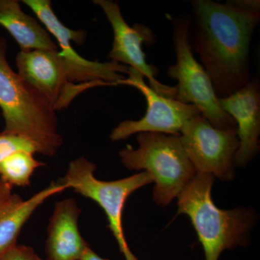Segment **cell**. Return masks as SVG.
<instances>
[{
    "label": "cell",
    "mask_w": 260,
    "mask_h": 260,
    "mask_svg": "<svg viewBox=\"0 0 260 260\" xmlns=\"http://www.w3.org/2000/svg\"><path fill=\"white\" fill-rule=\"evenodd\" d=\"M179 138L197 173L210 174L224 181L235 178L237 130L219 129L200 114L183 125Z\"/></svg>",
    "instance_id": "52a82bcc"
},
{
    "label": "cell",
    "mask_w": 260,
    "mask_h": 260,
    "mask_svg": "<svg viewBox=\"0 0 260 260\" xmlns=\"http://www.w3.org/2000/svg\"><path fill=\"white\" fill-rule=\"evenodd\" d=\"M137 140L138 149L127 145L119 152L121 162L129 170H145L151 176L154 202L165 208L192 180L196 170L179 135L142 133Z\"/></svg>",
    "instance_id": "277c9868"
},
{
    "label": "cell",
    "mask_w": 260,
    "mask_h": 260,
    "mask_svg": "<svg viewBox=\"0 0 260 260\" xmlns=\"http://www.w3.org/2000/svg\"><path fill=\"white\" fill-rule=\"evenodd\" d=\"M128 78L119 85H127L138 89L143 94L147 102L145 116L139 120H124L112 130L109 138L112 142L125 140L136 133H157L180 135L186 121L201 114L191 104L178 102L174 98L162 96L147 85L144 76L138 70L129 68Z\"/></svg>",
    "instance_id": "9c48e42d"
},
{
    "label": "cell",
    "mask_w": 260,
    "mask_h": 260,
    "mask_svg": "<svg viewBox=\"0 0 260 260\" xmlns=\"http://www.w3.org/2000/svg\"><path fill=\"white\" fill-rule=\"evenodd\" d=\"M8 42L0 38V108L5 126L3 133L31 140L37 153L53 157L62 145L59 121L50 104L10 68Z\"/></svg>",
    "instance_id": "3957f363"
},
{
    "label": "cell",
    "mask_w": 260,
    "mask_h": 260,
    "mask_svg": "<svg viewBox=\"0 0 260 260\" xmlns=\"http://www.w3.org/2000/svg\"><path fill=\"white\" fill-rule=\"evenodd\" d=\"M80 260H109L104 259L102 256L98 255L96 253L92 250L91 248L88 247L84 252L83 256Z\"/></svg>",
    "instance_id": "ffe728a7"
},
{
    "label": "cell",
    "mask_w": 260,
    "mask_h": 260,
    "mask_svg": "<svg viewBox=\"0 0 260 260\" xmlns=\"http://www.w3.org/2000/svg\"><path fill=\"white\" fill-rule=\"evenodd\" d=\"M65 189L66 186L58 181L51 183L27 200H23L18 194H12L0 209V259L17 245L22 228L34 211L48 198Z\"/></svg>",
    "instance_id": "5bb4252c"
},
{
    "label": "cell",
    "mask_w": 260,
    "mask_h": 260,
    "mask_svg": "<svg viewBox=\"0 0 260 260\" xmlns=\"http://www.w3.org/2000/svg\"><path fill=\"white\" fill-rule=\"evenodd\" d=\"M20 151L34 154L37 153V148L28 138L10 133H0V162L10 155Z\"/></svg>",
    "instance_id": "e0dca14e"
},
{
    "label": "cell",
    "mask_w": 260,
    "mask_h": 260,
    "mask_svg": "<svg viewBox=\"0 0 260 260\" xmlns=\"http://www.w3.org/2000/svg\"><path fill=\"white\" fill-rule=\"evenodd\" d=\"M93 3L102 8L112 25L114 31V42L107 59L110 61L124 65L138 70L148 78L149 87L162 96L175 97L176 87L164 85L156 80L158 70L146 62L143 52V44L151 45L155 42L153 31L142 24L129 26L121 14L117 2L112 0H94Z\"/></svg>",
    "instance_id": "8fae6325"
},
{
    "label": "cell",
    "mask_w": 260,
    "mask_h": 260,
    "mask_svg": "<svg viewBox=\"0 0 260 260\" xmlns=\"http://www.w3.org/2000/svg\"><path fill=\"white\" fill-rule=\"evenodd\" d=\"M191 24L189 17L172 20L176 62L169 67L167 75L171 79L177 81L174 99L183 104L194 105L215 127L237 130V123L220 107L208 73L195 59L191 51L189 42Z\"/></svg>",
    "instance_id": "5b68a950"
},
{
    "label": "cell",
    "mask_w": 260,
    "mask_h": 260,
    "mask_svg": "<svg viewBox=\"0 0 260 260\" xmlns=\"http://www.w3.org/2000/svg\"><path fill=\"white\" fill-rule=\"evenodd\" d=\"M81 210L74 198L56 202L49 219L45 260H80L90 247L80 234Z\"/></svg>",
    "instance_id": "4fadbf2b"
},
{
    "label": "cell",
    "mask_w": 260,
    "mask_h": 260,
    "mask_svg": "<svg viewBox=\"0 0 260 260\" xmlns=\"http://www.w3.org/2000/svg\"><path fill=\"white\" fill-rule=\"evenodd\" d=\"M12 186L0 180V209L12 196Z\"/></svg>",
    "instance_id": "d6986e66"
},
{
    "label": "cell",
    "mask_w": 260,
    "mask_h": 260,
    "mask_svg": "<svg viewBox=\"0 0 260 260\" xmlns=\"http://www.w3.org/2000/svg\"><path fill=\"white\" fill-rule=\"evenodd\" d=\"M193 34L189 42L208 73L218 99L230 96L251 80L249 49L260 12L239 8L234 2H191Z\"/></svg>",
    "instance_id": "6da1fadb"
},
{
    "label": "cell",
    "mask_w": 260,
    "mask_h": 260,
    "mask_svg": "<svg viewBox=\"0 0 260 260\" xmlns=\"http://www.w3.org/2000/svg\"><path fill=\"white\" fill-rule=\"evenodd\" d=\"M37 15L38 18L48 31L59 44V53L64 58L68 69V78L71 83H78L104 82L109 85H118L125 79L123 74H126L129 67L114 61H89L79 55L72 47V42L78 45H83L86 39L85 30H70L61 23L51 8L49 0H23Z\"/></svg>",
    "instance_id": "ba28073f"
},
{
    "label": "cell",
    "mask_w": 260,
    "mask_h": 260,
    "mask_svg": "<svg viewBox=\"0 0 260 260\" xmlns=\"http://www.w3.org/2000/svg\"><path fill=\"white\" fill-rule=\"evenodd\" d=\"M220 107L235 120L239 147L235 167H246L259 152L260 88L257 80L230 96L218 99Z\"/></svg>",
    "instance_id": "7c38bea8"
},
{
    "label": "cell",
    "mask_w": 260,
    "mask_h": 260,
    "mask_svg": "<svg viewBox=\"0 0 260 260\" xmlns=\"http://www.w3.org/2000/svg\"><path fill=\"white\" fill-rule=\"evenodd\" d=\"M96 165L84 157L70 162L64 177L59 182L67 189L93 200L100 205L109 220V227L115 238L119 250L126 260H138L126 243L122 226V214L126 200L140 188L153 182L148 172L112 181L99 180L94 176Z\"/></svg>",
    "instance_id": "8992f818"
},
{
    "label": "cell",
    "mask_w": 260,
    "mask_h": 260,
    "mask_svg": "<svg viewBox=\"0 0 260 260\" xmlns=\"http://www.w3.org/2000/svg\"><path fill=\"white\" fill-rule=\"evenodd\" d=\"M44 165L34 158V153L18 152L0 162V180L12 187H25L30 185V178L36 169Z\"/></svg>",
    "instance_id": "2e32d148"
},
{
    "label": "cell",
    "mask_w": 260,
    "mask_h": 260,
    "mask_svg": "<svg viewBox=\"0 0 260 260\" xmlns=\"http://www.w3.org/2000/svg\"><path fill=\"white\" fill-rule=\"evenodd\" d=\"M0 260H45L36 254L30 246H18L8 251Z\"/></svg>",
    "instance_id": "ac0fdd59"
},
{
    "label": "cell",
    "mask_w": 260,
    "mask_h": 260,
    "mask_svg": "<svg viewBox=\"0 0 260 260\" xmlns=\"http://www.w3.org/2000/svg\"><path fill=\"white\" fill-rule=\"evenodd\" d=\"M18 74L42 93L54 112L67 109L72 102L89 88L105 86L104 82L71 83L59 51L32 50L17 54Z\"/></svg>",
    "instance_id": "30bf717a"
},
{
    "label": "cell",
    "mask_w": 260,
    "mask_h": 260,
    "mask_svg": "<svg viewBox=\"0 0 260 260\" xmlns=\"http://www.w3.org/2000/svg\"><path fill=\"white\" fill-rule=\"evenodd\" d=\"M215 177L197 173L178 198V213L191 220L204 250L205 260H219L223 251L246 247L257 220L251 208H218L212 199Z\"/></svg>",
    "instance_id": "7a4b0ae2"
},
{
    "label": "cell",
    "mask_w": 260,
    "mask_h": 260,
    "mask_svg": "<svg viewBox=\"0 0 260 260\" xmlns=\"http://www.w3.org/2000/svg\"><path fill=\"white\" fill-rule=\"evenodd\" d=\"M0 25L10 32L21 51H59L50 34L35 18L24 13L16 0H0Z\"/></svg>",
    "instance_id": "9a60e30c"
}]
</instances>
